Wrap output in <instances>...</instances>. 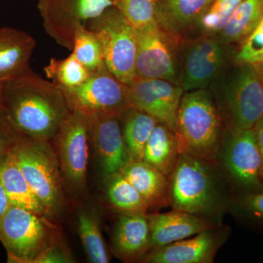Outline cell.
<instances>
[{
  "label": "cell",
  "mask_w": 263,
  "mask_h": 263,
  "mask_svg": "<svg viewBox=\"0 0 263 263\" xmlns=\"http://www.w3.org/2000/svg\"><path fill=\"white\" fill-rule=\"evenodd\" d=\"M86 24L101 43L109 71L124 84H130L136 78V29L115 6Z\"/></svg>",
  "instance_id": "8"
},
{
  "label": "cell",
  "mask_w": 263,
  "mask_h": 263,
  "mask_svg": "<svg viewBox=\"0 0 263 263\" xmlns=\"http://www.w3.org/2000/svg\"><path fill=\"white\" fill-rule=\"evenodd\" d=\"M104 190L109 205L118 214H148L141 195L120 171L104 177Z\"/></svg>",
  "instance_id": "27"
},
{
  "label": "cell",
  "mask_w": 263,
  "mask_h": 263,
  "mask_svg": "<svg viewBox=\"0 0 263 263\" xmlns=\"http://www.w3.org/2000/svg\"><path fill=\"white\" fill-rule=\"evenodd\" d=\"M21 137L10 123L3 105H0V162L9 155Z\"/></svg>",
  "instance_id": "34"
},
{
  "label": "cell",
  "mask_w": 263,
  "mask_h": 263,
  "mask_svg": "<svg viewBox=\"0 0 263 263\" xmlns=\"http://www.w3.org/2000/svg\"><path fill=\"white\" fill-rule=\"evenodd\" d=\"M263 18V0H243L216 34L223 43L239 47Z\"/></svg>",
  "instance_id": "24"
},
{
  "label": "cell",
  "mask_w": 263,
  "mask_h": 263,
  "mask_svg": "<svg viewBox=\"0 0 263 263\" xmlns=\"http://www.w3.org/2000/svg\"><path fill=\"white\" fill-rule=\"evenodd\" d=\"M147 219L150 229V251L221 226L176 209L167 213H148Z\"/></svg>",
  "instance_id": "17"
},
{
  "label": "cell",
  "mask_w": 263,
  "mask_h": 263,
  "mask_svg": "<svg viewBox=\"0 0 263 263\" xmlns=\"http://www.w3.org/2000/svg\"><path fill=\"white\" fill-rule=\"evenodd\" d=\"M10 155L46 208L48 217L56 222L61 220L69 200L51 142L21 137Z\"/></svg>",
  "instance_id": "5"
},
{
  "label": "cell",
  "mask_w": 263,
  "mask_h": 263,
  "mask_svg": "<svg viewBox=\"0 0 263 263\" xmlns=\"http://www.w3.org/2000/svg\"><path fill=\"white\" fill-rule=\"evenodd\" d=\"M123 138L132 160L142 161L145 146L158 121L134 107L120 117Z\"/></svg>",
  "instance_id": "26"
},
{
  "label": "cell",
  "mask_w": 263,
  "mask_h": 263,
  "mask_svg": "<svg viewBox=\"0 0 263 263\" xmlns=\"http://www.w3.org/2000/svg\"><path fill=\"white\" fill-rule=\"evenodd\" d=\"M111 251L122 262H140L150 251L147 214H118L111 235Z\"/></svg>",
  "instance_id": "18"
},
{
  "label": "cell",
  "mask_w": 263,
  "mask_h": 263,
  "mask_svg": "<svg viewBox=\"0 0 263 263\" xmlns=\"http://www.w3.org/2000/svg\"><path fill=\"white\" fill-rule=\"evenodd\" d=\"M71 111L86 117L116 116L121 117L130 108L128 85L109 71L106 65L90 74L89 79L77 87L61 89Z\"/></svg>",
  "instance_id": "11"
},
{
  "label": "cell",
  "mask_w": 263,
  "mask_h": 263,
  "mask_svg": "<svg viewBox=\"0 0 263 263\" xmlns=\"http://www.w3.org/2000/svg\"><path fill=\"white\" fill-rule=\"evenodd\" d=\"M230 46L216 35L202 34L178 47L180 86L185 91L208 89L229 65Z\"/></svg>",
  "instance_id": "10"
},
{
  "label": "cell",
  "mask_w": 263,
  "mask_h": 263,
  "mask_svg": "<svg viewBox=\"0 0 263 263\" xmlns=\"http://www.w3.org/2000/svg\"><path fill=\"white\" fill-rule=\"evenodd\" d=\"M114 6L113 0H39L43 27L57 44L72 51L76 29Z\"/></svg>",
  "instance_id": "12"
},
{
  "label": "cell",
  "mask_w": 263,
  "mask_h": 263,
  "mask_svg": "<svg viewBox=\"0 0 263 263\" xmlns=\"http://www.w3.org/2000/svg\"><path fill=\"white\" fill-rule=\"evenodd\" d=\"M3 83L0 81V105H3Z\"/></svg>",
  "instance_id": "39"
},
{
  "label": "cell",
  "mask_w": 263,
  "mask_h": 263,
  "mask_svg": "<svg viewBox=\"0 0 263 263\" xmlns=\"http://www.w3.org/2000/svg\"><path fill=\"white\" fill-rule=\"evenodd\" d=\"M254 134H255L256 141L258 146L259 153H260L261 160H262V168H261V175H262L263 181V116L257 121L253 127Z\"/></svg>",
  "instance_id": "36"
},
{
  "label": "cell",
  "mask_w": 263,
  "mask_h": 263,
  "mask_svg": "<svg viewBox=\"0 0 263 263\" xmlns=\"http://www.w3.org/2000/svg\"><path fill=\"white\" fill-rule=\"evenodd\" d=\"M115 6L135 29L157 22L159 0H113Z\"/></svg>",
  "instance_id": "31"
},
{
  "label": "cell",
  "mask_w": 263,
  "mask_h": 263,
  "mask_svg": "<svg viewBox=\"0 0 263 263\" xmlns=\"http://www.w3.org/2000/svg\"><path fill=\"white\" fill-rule=\"evenodd\" d=\"M180 155L174 132L158 122L145 146L142 161L170 176Z\"/></svg>",
  "instance_id": "23"
},
{
  "label": "cell",
  "mask_w": 263,
  "mask_h": 263,
  "mask_svg": "<svg viewBox=\"0 0 263 263\" xmlns=\"http://www.w3.org/2000/svg\"><path fill=\"white\" fill-rule=\"evenodd\" d=\"M226 130L252 129L263 116V85L257 65L235 61L209 86Z\"/></svg>",
  "instance_id": "3"
},
{
  "label": "cell",
  "mask_w": 263,
  "mask_h": 263,
  "mask_svg": "<svg viewBox=\"0 0 263 263\" xmlns=\"http://www.w3.org/2000/svg\"><path fill=\"white\" fill-rule=\"evenodd\" d=\"M228 213L243 228L263 235V189L232 195Z\"/></svg>",
  "instance_id": "28"
},
{
  "label": "cell",
  "mask_w": 263,
  "mask_h": 263,
  "mask_svg": "<svg viewBox=\"0 0 263 263\" xmlns=\"http://www.w3.org/2000/svg\"><path fill=\"white\" fill-rule=\"evenodd\" d=\"M226 131L209 88L185 91L174 131L180 154L216 164Z\"/></svg>",
  "instance_id": "4"
},
{
  "label": "cell",
  "mask_w": 263,
  "mask_h": 263,
  "mask_svg": "<svg viewBox=\"0 0 263 263\" xmlns=\"http://www.w3.org/2000/svg\"><path fill=\"white\" fill-rule=\"evenodd\" d=\"M230 227L221 224L160 248L150 251L143 263H212L218 251L229 239Z\"/></svg>",
  "instance_id": "15"
},
{
  "label": "cell",
  "mask_w": 263,
  "mask_h": 263,
  "mask_svg": "<svg viewBox=\"0 0 263 263\" xmlns=\"http://www.w3.org/2000/svg\"><path fill=\"white\" fill-rule=\"evenodd\" d=\"M63 239L56 221L10 205L0 219V242L8 262L37 263L48 249Z\"/></svg>",
  "instance_id": "6"
},
{
  "label": "cell",
  "mask_w": 263,
  "mask_h": 263,
  "mask_svg": "<svg viewBox=\"0 0 263 263\" xmlns=\"http://www.w3.org/2000/svg\"><path fill=\"white\" fill-rule=\"evenodd\" d=\"M51 143L69 201H79L87 192L90 143L88 118L80 112L70 111Z\"/></svg>",
  "instance_id": "7"
},
{
  "label": "cell",
  "mask_w": 263,
  "mask_h": 263,
  "mask_svg": "<svg viewBox=\"0 0 263 263\" xmlns=\"http://www.w3.org/2000/svg\"><path fill=\"white\" fill-rule=\"evenodd\" d=\"M243 0H213L197 24L202 34L216 35Z\"/></svg>",
  "instance_id": "32"
},
{
  "label": "cell",
  "mask_w": 263,
  "mask_h": 263,
  "mask_svg": "<svg viewBox=\"0 0 263 263\" xmlns=\"http://www.w3.org/2000/svg\"><path fill=\"white\" fill-rule=\"evenodd\" d=\"M75 259L64 240L53 245L40 257L37 263H69Z\"/></svg>",
  "instance_id": "35"
},
{
  "label": "cell",
  "mask_w": 263,
  "mask_h": 263,
  "mask_svg": "<svg viewBox=\"0 0 263 263\" xmlns=\"http://www.w3.org/2000/svg\"><path fill=\"white\" fill-rule=\"evenodd\" d=\"M44 70L48 79H51L60 89L77 87L90 76L89 72L78 61L73 53L64 60L52 58L49 64L44 67Z\"/></svg>",
  "instance_id": "29"
},
{
  "label": "cell",
  "mask_w": 263,
  "mask_h": 263,
  "mask_svg": "<svg viewBox=\"0 0 263 263\" xmlns=\"http://www.w3.org/2000/svg\"><path fill=\"white\" fill-rule=\"evenodd\" d=\"M128 87L132 106L175 131L178 110L185 92L179 84L164 79L136 77Z\"/></svg>",
  "instance_id": "14"
},
{
  "label": "cell",
  "mask_w": 263,
  "mask_h": 263,
  "mask_svg": "<svg viewBox=\"0 0 263 263\" xmlns=\"http://www.w3.org/2000/svg\"><path fill=\"white\" fill-rule=\"evenodd\" d=\"M136 77L164 79L179 84L178 47L168 32L157 22L136 29Z\"/></svg>",
  "instance_id": "13"
},
{
  "label": "cell",
  "mask_w": 263,
  "mask_h": 263,
  "mask_svg": "<svg viewBox=\"0 0 263 263\" xmlns=\"http://www.w3.org/2000/svg\"><path fill=\"white\" fill-rule=\"evenodd\" d=\"M235 61L259 65L263 62V18L235 54Z\"/></svg>",
  "instance_id": "33"
},
{
  "label": "cell",
  "mask_w": 263,
  "mask_h": 263,
  "mask_svg": "<svg viewBox=\"0 0 263 263\" xmlns=\"http://www.w3.org/2000/svg\"><path fill=\"white\" fill-rule=\"evenodd\" d=\"M87 118L90 143L94 146L100 174L104 178L119 172L132 160L123 138L120 117L94 116Z\"/></svg>",
  "instance_id": "16"
},
{
  "label": "cell",
  "mask_w": 263,
  "mask_h": 263,
  "mask_svg": "<svg viewBox=\"0 0 263 263\" xmlns=\"http://www.w3.org/2000/svg\"><path fill=\"white\" fill-rule=\"evenodd\" d=\"M213 0H159L157 22L167 32L179 33L197 25Z\"/></svg>",
  "instance_id": "22"
},
{
  "label": "cell",
  "mask_w": 263,
  "mask_h": 263,
  "mask_svg": "<svg viewBox=\"0 0 263 263\" xmlns=\"http://www.w3.org/2000/svg\"><path fill=\"white\" fill-rule=\"evenodd\" d=\"M3 83V108L17 133L52 142L71 111L62 89L30 67Z\"/></svg>",
  "instance_id": "1"
},
{
  "label": "cell",
  "mask_w": 263,
  "mask_h": 263,
  "mask_svg": "<svg viewBox=\"0 0 263 263\" xmlns=\"http://www.w3.org/2000/svg\"><path fill=\"white\" fill-rule=\"evenodd\" d=\"M36 41L27 32L0 28V81L4 82L29 67Z\"/></svg>",
  "instance_id": "20"
},
{
  "label": "cell",
  "mask_w": 263,
  "mask_h": 263,
  "mask_svg": "<svg viewBox=\"0 0 263 263\" xmlns=\"http://www.w3.org/2000/svg\"><path fill=\"white\" fill-rule=\"evenodd\" d=\"M216 164L233 195L263 189L262 160L253 128L235 134L226 130Z\"/></svg>",
  "instance_id": "9"
},
{
  "label": "cell",
  "mask_w": 263,
  "mask_h": 263,
  "mask_svg": "<svg viewBox=\"0 0 263 263\" xmlns=\"http://www.w3.org/2000/svg\"><path fill=\"white\" fill-rule=\"evenodd\" d=\"M232 195L217 164L180 154L169 176V206L221 224Z\"/></svg>",
  "instance_id": "2"
},
{
  "label": "cell",
  "mask_w": 263,
  "mask_h": 263,
  "mask_svg": "<svg viewBox=\"0 0 263 263\" xmlns=\"http://www.w3.org/2000/svg\"><path fill=\"white\" fill-rule=\"evenodd\" d=\"M78 234L89 262H110L108 247L102 234L99 213L93 207L79 208L76 216Z\"/></svg>",
  "instance_id": "25"
},
{
  "label": "cell",
  "mask_w": 263,
  "mask_h": 263,
  "mask_svg": "<svg viewBox=\"0 0 263 263\" xmlns=\"http://www.w3.org/2000/svg\"><path fill=\"white\" fill-rule=\"evenodd\" d=\"M72 53L90 74L105 66L103 47L95 33L81 25L76 29Z\"/></svg>",
  "instance_id": "30"
},
{
  "label": "cell",
  "mask_w": 263,
  "mask_h": 263,
  "mask_svg": "<svg viewBox=\"0 0 263 263\" xmlns=\"http://www.w3.org/2000/svg\"><path fill=\"white\" fill-rule=\"evenodd\" d=\"M120 172L141 195L148 213L169 206L168 176L143 161H129Z\"/></svg>",
  "instance_id": "19"
},
{
  "label": "cell",
  "mask_w": 263,
  "mask_h": 263,
  "mask_svg": "<svg viewBox=\"0 0 263 263\" xmlns=\"http://www.w3.org/2000/svg\"><path fill=\"white\" fill-rule=\"evenodd\" d=\"M10 205L9 200L5 193V189L0 182V219L4 215Z\"/></svg>",
  "instance_id": "37"
},
{
  "label": "cell",
  "mask_w": 263,
  "mask_h": 263,
  "mask_svg": "<svg viewBox=\"0 0 263 263\" xmlns=\"http://www.w3.org/2000/svg\"><path fill=\"white\" fill-rule=\"evenodd\" d=\"M0 182L10 205L48 217L46 208L32 191L10 152L0 162Z\"/></svg>",
  "instance_id": "21"
},
{
  "label": "cell",
  "mask_w": 263,
  "mask_h": 263,
  "mask_svg": "<svg viewBox=\"0 0 263 263\" xmlns=\"http://www.w3.org/2000/svg\"><path fill=\"white\" fill-rule=\"evenodd\" d=\"M257 67H258L259 75H260L261 81H262L263 85V62L259 63V65H257Z\"/></svg>",
  "instance_id": "38"
}]
</instances>
